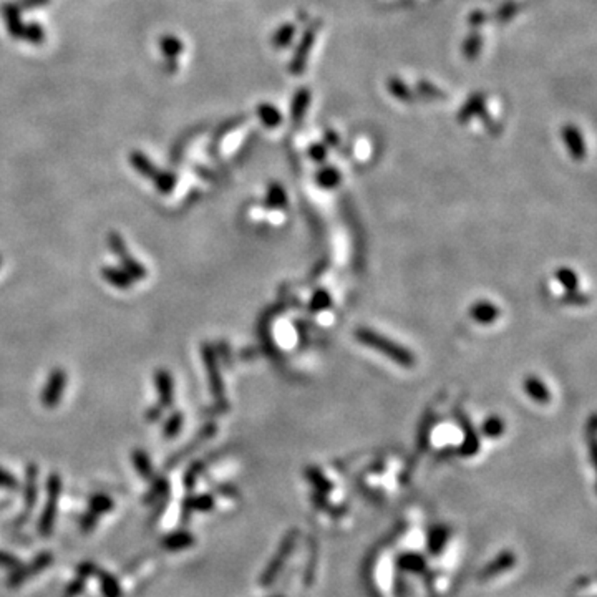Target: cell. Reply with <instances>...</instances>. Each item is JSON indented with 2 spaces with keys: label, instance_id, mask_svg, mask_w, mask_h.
I'll return each mask as SVG.
<instances>
[{
  "label": "cell",
  "instance_id": "cell-1",
  "mask_svg": "<svg viewBox=\"0 0 597 597\" xmlns=\"http://www.w3.org/2000/svg\"><path fill=\"white\" fill-rule=\"evenodd\" d=\"M320 27H322L320 21L310 22L309 25L305 27L304 34L301 35V40H298L296 47V52H294L292 58H290L289 62V72L292 75H302L305 72V68H307L310 52H312L314 45H316V38L320 32Z\"/></svg>",
  "mask_w": 597,
  "mask_h": 597
},
{
  "label": "cell",
  "instance_id": "cell-2",
  "mask_svg": "<svg viewBox=\"0 0 597 597\" xmlns=\"http://www.w3.org/2000/svg\"><path fill=\"white\" fill-rule=\"evenodd\" d=\"M53 556L50 555V552H42V555H38L30 564L27 566H18V568H15L14 571L10 572L9 579H7V586L9 587H18L22 586L23 583H25L27 579H30V577L37 576L38 572H42L43 569L49 568L50 564H52Z\"/></svg>",
  "mask_w": 597,
  "mask_h": 597
},
{
  "label": "cell",
  "instance_id": "cell-3",
  "mask_svg": "<svg viewBox=\"0 0 597 597\" xmlns=\"http://www.w3.org/2000/svg\"><path fill=\"white\" fill-rule=\"evenodd\" d=\"M561 136H563L566 149H568V153L572 158L577 161L586 158V140H584L579 127L572 123L564 125L563 129H561Z\"/></svg>",
  "mask_w": 597,
  "mask_h": 597
},
{
  "label": "cell",
  "instance_id": "cell-4",
  "mask_svg": "<svg viewBox=\"0 0 597 597\" xmlns=\"http://www.w3.org/2000/svg\"><path fill=\"white\" fill-rule=\"evenodd\" d=\"M58 480H52L50 483V496L49 503H47V508L43 511L40 522H38V534L43 537L50 536L52 534L53 524H55V514H57V498H58Z\"/></svg>",
  "mask_w": 597,
  "mask_h": 597
},
{
  "label": "cell",
  "instance_id": "cell-5",
  "mask_svg": "<svg viewBox=\"0 0 597 597\" xmlns=\"http://www.w3.org/2000/svg\"><path fill=\"white\" fill-rule=\"evenodd\" d=\"M310 103H312V92L307 86H302L294 93L292 101H290V118L296 123H301L304 116L307 115Z\"/></svg>",
  "mask_w": 597,
  "mask_h": 597
},
{
  "label": "cell",
  "instance_id": "cell-6",
  "mask_svg": "<svg viewBox=\"0 0 597 597\" xmlns=\"http://www.w3.org/2000/svg\"><path fill=\"white\" fill-rule=\"evenodd\" d=\"M192 544H194V536H192L190 531H184V529L170 533L168 536L163 537V541H161V548L166 549V551H175V552L191 548Z\"/></svg>",
  "mask_w": 597,
  "mask_h": 597
},
{
  "label": "cell",
  "instance_id": "cell-7",
  "mask_svg": "<svg viewBox=\"0 0 597 597\" xmlns=\"http://www.w3.org/2000/svg\"><path fill=\"white\" fill-rule=\"evenodd\" d=\"M485 112H486V97L481 95V93H477V95L470 97L468 101H466V103L461 107V110H459L458 120L461 121V123H466V121H470L473 116H485Z\"/></svg>",
  "mask_w": 597,
  "mask_h": 597
},
{
  "label": "cell",
  "instance_id": "cell-8",
  "mask_svg": "<svg viewBox=\"0 0 597 597\" xmlns=\"http://www.w3.org/2000/svg\"><path fill=\"white\" fill-rule=\"evenodd\" d=\"M297 34V27L294 22H288L284 23V25H281L279 29L274 32L272 35V47L277 50L282 49H288V47L292 45L294 38H296Z\"/></svg>",
  "mask_w": 597,
  "mask_h": 597
},
{
  "label": "cell",
  "instance_id": "cell-9",
  "mask_svg": "<svg viewBox=\"0 0 597 597\" xmlns=\"http://www.w3.org/2000/svg\"><path fill=\"white\" fill-rule=\"evenodd\" d=\"M483 35L480 32H471L461 43V55L468 62L477 60L483 50Z\"/></svg>",
  "mask_w": 597,
  "mask_h": 597
},
{
  "label": "cell",
  "instance_id": "cell-10",
  "mask_svg": "<svg viewBox=\"0 0 597 597\" xmlns=\"http://www.w3.org/2000/svg\"><path fill=\"white\" fill-rule=\"evenodd\" d=\"M387 88H388V93H390V95L394 97L395 100L403 101V103H410V101H414V98H415L414 92H411L410 86H408L400 77L388 78Z\"/></svg>",
  "mask_w": 597,
  "mask_h": 597
},
{
  "label": "cell",
  "instance_id": "cell-11",
  "mask_svg": "<svg viewBox=\"0 0 597 597\" xmlns=\"http://www.w3.org/2000/svg\"><path fill=\"white\" fill-rule=\"evenodd\" d=\"M259 120L267 128H276L282 123V113L272 103H261L257 108Z\"/></svg>",
  "mask_w": 597,
  "mask_h": 597
},
{
  "label": "cell",
  "instance_id": "cell-12",
  "mask_svg": "<svg viewBox=\"0 0 597 597\" xmlns=\"http://www.w3.org/2000/svg\"><path fill=\"white\" fill-rule=\"evenodd\" d=\"M97 576L100 577V589L103 597H121V587L116 577L107 571H98Z\"/></svg>",
  "mask_w": 597,
  "mask_h": 597
},
{
  "label": "cell",
  "instance_id": "cell-13",
  "mask_svg": "<svg viewBox=\"0 0 597 597\" xmlns=\"http://www.w3.org/2000/svg\"><path fill=\"white\" fill-rule=\"evenodd\" d=\"M90 508H92L93 514L100 516V514L108 513L110 509L113 508V503H112V500H110V498L98 494V496L92 498V501H90Z\"/></svg>",
  "mask_w": 597,
  "mask_h": 597
},
{
  "label": "cell",
  "instance_id": "cell-14",
  "mask_svg": "<svg viewBox=\"0 0 597 597\" xmlns=\"http://www.w3.org/2000/svg\"><path fill=\"white\" fill-rule=\"evenodd\" d=\"M416 88H418L420 95H423V97H427V98H431V100H437V98H445V93H443L437 85L430 84V81H427V80L425 81H420Z\"/></svg>",
  "mask_w": 597,
  "mask_h": 597
},
{
  "label": "cell",
  "instance_id": "cell-15",
  "mask_svg": "<svg viewBox=\"0 0 597 597\" xmlns=\"http://www.w3.org/2000/svg\"><path fill=\"white\" fill-rule=\"evenodd\" d=\"M319 183L324 184L325 188H331L335 186L337 183L340 181V173L339 170H335V168H325V170H322L319 173Z\"/></svg>",
  "mask_w": 597,
  "mask_h": 597
},
{
  "label": "cell",
  "instance_id": "cell-16",
  "mask_svg": "<svg viewBox=\"0 0 597 597\" xmlns=\"http://www.w3.org/2000/svg\"><path fill=\"white\" fill-rule=\"evenodd\" d=\"M518 9H520V7H518L516 3H513V2L505 3V5H503L501 9L498 10V18H500L501 22H508L509 18L514 17V14H516Z\"/></svg>",
  "mask_w": 597,
  "mask_h": 597
},
{
  "label": "cell",
  "instance_id": "cell-17",
  "mask_svg": "<svg viewBox=\"0 0 597 597\" xmlns=\"http://www.w3.org/2000/svg\"><path fill=\"white\" fill-rule=\"evenodd\" d=\"M18 566H21V561H18L17 557L9 555V552L0 551V568H7L10 569V571H14V569L18 568Z\"/></svg>",
  "mask_w": 597,
  "mask_h": 597
},
{
  "label": "cell",
  "instance_id": "cell-18",
  "mask_svg": "<svg viewBox=\"0 0 597 597\" xmlns=\"http://www.w3.org/2000/svg\"><path fill=\"white\" fill-rule=\"evenodd\" d=\"M97 514H93V513H88V514H85L84 518H81L80 520V529H81V533H92L93 531V528H95V524H97Z\"/></svg>",
  "mask_w": 597,
  "mask_h": 597
},
{
  "label": "cell",
  "instance_id": "cell-19",
  "mask_svg": "<svg viewBox=\"0 0 597 597\" xmlns=\"http://www.w3.org/2000/svg\"><path fill=\"white\" fill-rule=\"evenodd\" d=\"M98 571H100V569H98V566L93 564V563H88V561L78 566V576L84 577V579H86L88 576L97 574Z\"/></svg>",
  "mask_w": 597,
  "mask_h": 597
},
{
  "label": "cell",
  "instance_id": "cell-20",
  "mask_svg": "<svg viewBox=\"0 0 597 597\" xmlns=\"http://www.w3.org/2000/svg\"><path fill=\"white\" fill-rule=\"evenodd\" d=\"M485 21H486V14H485V12H481V10L471 12L470 17H468V22L473 27H480L481 23H485Z\"/></svg>",
  "mask_w": 597,
  "mask_h": 597
},
{
  "label": "cell",
  "instance_id": "cell-21",
  "mask_svg": "<svg viewBox=\"0 0 597 597\" xmlns=\"http://www.w3.org/2000/svg\"><path fill=\"white\" fill-rule=\"evenodd\" d=\"M0 486H3V488H17V481L10 474H7L5 471H0Z\"/></svg>",
  "mask_w": 597,
  "mask_h": 597
},
{
  "label": "cell",
  "instance_id": "cell-22",
  "mask_svg": "<svg viewBox=\"0 0 597 597\" xmlns=\"http://www.w3.org/2000/svg\"><path fill=\"white\" fill-rule=\"evenodd\" d=\"M310 156H312L314 161H324L325 158V149L322 144H312V149H310Z\"/></svg>",
  "mask_w": 597,
  "mask_h": 597
}]
</instances>
